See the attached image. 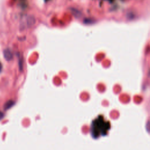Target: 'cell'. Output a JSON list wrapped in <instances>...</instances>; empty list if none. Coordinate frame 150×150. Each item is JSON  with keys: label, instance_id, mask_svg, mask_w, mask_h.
<instances>
[{"label": "cell", "instance_id": "obj_1", "mask_svg": "<svg viewBox=\"0 0 150 150\" xmlns=\"http://www.w3.org/2000/svg\"><path fill=\"white\" fill-rule=\"evenodd\" d=\"M110 128V122L105 120L103 116H99L92 122L90 130V134L93 138L97 139L101 136L106 135Z\"/></svg>", "mask_w": 150, "mask_h": 150}, {"label": "cell", "instance_id": "obj_2", "mask_svg": "<svg viewBox=\"0 0 150 150\" xmlns=\"http://www.w3.org/2000/svg\"><path fill=\"white\" fill-rule=\"evenodd\" d=\"M4 57L7 61H10L12 59V53L9 49H6L4 51Z\"/></svg>", "mask_w": 150, "mask_h": 150}, {"label": "cell", "instance_id": "obj_3", "mask_svg": "<svg viewBox=\"0 0 150 150\" xmlns=\"http://www.w3.org/2000/svg\"><path fill=\"white\" fill-rule=\"evenodd\" d=\"M0 64H1V63H0ZM1 70V67H0V70Z\"/></svg>", "mask_w": 150, "mask_h": 150}]
</instances>
